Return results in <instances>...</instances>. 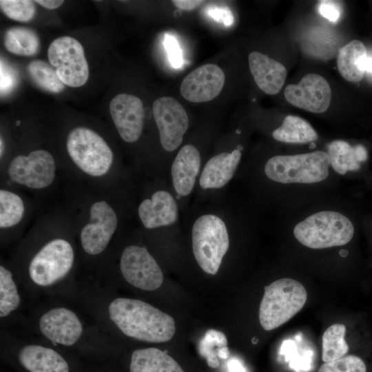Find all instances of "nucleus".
Segmentation results:
<instances>
[{"label":"nucleus","instance_id":"0eeeda50","mask_svg":"<svg viewBox=\"0 0 372 372\" xmlns=\"http://www.w3.org/2000/svg\"><path fill=\"white\" fill-rule=\"evenodd\" d=\"M192 249L200 267L215 275L229 247L227 227L218 216L205 214L194 222L192 230Z\"/></svg>","mask_w":372,"mask_h":372},{"label":"nucleus","instance_id":"a878e982","mask_svg":"<svg viewBox=\"0 0 372 372\" xmlns=\"http://www.w3.org/2000/svg\"><path fill=\"white\" fill-rule=\"evenodd\" d=\"M3 44L6 50L17 55L32 56L37 54L40 40L30 28L17 26L9 28L4 34Z\"/></svg>","mask_w":372,"mask_h":372},{"label":"nucleus","instance_id":"a211bd4d","mask_svg":"<svg viewBox=\"0 0 372 372\" xmlns=\"http://www.w3.org/2000/svg\"><path fill=\"white\" fill-rule=\"evenodd\" d=\"M248 61L254 79L262 91L269 95L280 91L287 77V70L282 63L256 51L249 54Z\"/></svg>","mask_w":372,"mask_h":372},{"label":"nucleus","instance_id":"1a4fd4ad","mask_svg":"<svg viewBox=\"0 0 372 372\" xmlns=\"http://www.w3.org/2000/svg\"><path fill=\"white\" fill-rule=\"evenodd\" d=\"M50 63L66 85L78 87L89 77V67L82 45L73 37L63 36L51 42L48 49Z\"/></svg>","mask_w":372,"mask_h":372},{"label":"nucleus","instance_id":"b1692460","mask_svg":"<svg viewBox=\"0 0 372 372\" xmlns=\"http://www.w3.org/2000/svg\"><path fill=\"white\" fill-rule=\"evenodd\" d=\"M367 56L364 43L360 40H353L339 50L337 59L338 69L341 76L350 82H358L364 76V70L361 68L362 59Z\"/></svg>","mask_w":372,"mask_h":372},{"label":"nucleus","instance_id":"393cba45","mask_svg":"<svg viewBox=\"0 0 372 372\" xmlns=\"http://www.w3.org/2000/svg\"><path fill=\"white\" fill-rule=\"evenodd\" d=\"M272 136L277 141L293 144L310 143L318 138L309 123L293 115L287 116L281 125L273 131Z\"/></svg>","mask_w":372,"mask_h":372},{"label":"nucleus","instance_id":"ea45409f","mask_svg":"<svg viewBox=\"0 0 372 372\" xmlns=\"http://www.w3.org/2000/svg\"><path fill=\"white\" fill-rule=\"evenodd\" d=\"M229 372H247L240 362L236 359L231 360L227 364Z\"/></svg>","mask_w":372,"mask_h":372},{"label":"nucleus","instance_id":"f03ea898","mask_svg":"<svg viewBox=\"0 0 372 372\" xmlns=\"http://www.w3.org/2000/svg\"><path fill=\"white\" fill-rule=\"evenodd\" d=\"M264 174L284 189L285 198L320 191L336 174L327 152L322 150L273 156L265 163Z\"/></svg>","mask_w":372,"mask_h":372},{"label":"nucleus","instance_id":"4468645a","mask_svg":"<svg viewBox=\"0 0 372 372\" xmlns=\"http://www.w3.org/2000/svg\"><path fill=\"white\" fill-rule=\"evenodd\" d=\"M284 94L289 103L313 113L326 112L331 99L329 83L317 74H306L298 84L288 85Z\"/></svg>","mask_w":372,"mask_h":372},{"label":"nucleus","instance_id":"cd10ccee","mask_svg":"<svg viewBox=\"0 0 372 372\" xmlns=\"http://www.w3.org/2000/svg\"><path fill=\"white\" fill-rule=\"evenodd\" d=\"M198 351L209 367L217 368L218 358L227 359L229 355L226 335L220 331L208 330L199 342Z\"/></svg>","mask_w":372,"mask_h":372},{"label":"nucleus","instance_id":"423d86ee","mask_svg":"<svg viewBox=\"0 0 372 372\" xmlns=\"http://www.w3.org/2000/svg\"><path fill=\"white\" fill-rule=\"evenodd\" d=\"M307 299L304 287L291 278L275 280L265 287L259 308V321L266 331L281 326L304 307Z\"/></svg>","mask_w":372,"mask_h":372},{"label":"nucleus","instance_id":"bb28decb","mask_svg":"<svg viewBox=\"0 0 372 372\" xmlns=\"http://www.w3.org/2000/svg\"><path fill=\"white\" fill-rule=\"evenodd\" d=\"M21 296L12 273L0 266V318L6 320L19 309Z\"/></svg>","mask_w":372,"mask_h":372},{"label":"nucleus","instance_id":"2f4dec72","mask_svg":"<svg viewBox=\"0 0 372 372\" xmlns=\"http://www.w3.org/2000/svg\"><path fill=\"white\" fill-rule=\"evenodd\" d=\"M0 6L8 18L20 22L30 21L36 12L34 1L29 0H1Z\"/></svg>","mask_w":372,"mask_h":372},{"label":"nucleus","instance_id":"39448f33","mask_svg":"<svg viewBox=\"0 0 372 372\" xmlns=\"http://www.w3.org/2000/svg\"><path fill=\"white\" fill-rule=\"evenodd\" d=\"M36 330L54 345L75 347L82 342L97 341L102 333L92 330L90 325L73 309L54 305L42 311L36 320Z\"/></svg>","mask_w":372,"mask_h":372},{"label":"nucleus","instance_id":"ddd939ff","mask_svg":"<svg viewBox=\"0 0 372 372\" xmlns=\"http://www.w3.org/2000/svg\"><path fill=\"white\" fill-rule=\"evenodd\" d=\"M117 216L105 201L94 203L90 208V222L80 234L83 251L90 256L101 254L107 247L117 226Z\"/></svg>","mask_w":372,"mask_h":372},{"label":"nucleus","instance_id":"f257e3e1","mask_svg":"<svg viewBox=\"0 0 372 372\" xmlns=\"http://www.w3.org/2000/svg\"><path fill=\"white\" fill-rule=\"evenodd\" d=\"M83 293V302L102 330L112 327L134 340L160 343L169 341L176 331L174 318L152 304L135 298H109L105 293Z\"/></svg>","mask_w":372,"mask_h":372},{"label":"nucleus","instance_id":"6ab92c4d","mask_svg":"<svg viewBox=\"0 0 372 372\" xmlns=\"http://www.w3.org/2000/svg\"><path fill=\"white\" fill-rule=\"evenodd\" d=\"M138 216L145 227L154 229L174 224L178 219V207L174 197L167 192H154L151 198L139 205Z\"/></svg>","mask_w":372,"mask_h":372},{"label":"nucleus","instance_id":"79ce46f5","mask_svg":"<svg viewBox=\"0 0 372 372\" xmlns=\"http://www.w3.org/2000/svg\"><path fill=\"white\" fill-rule=\"evenodd\" d=\"M0 143H1L0 154H1V157H2V155H3V152H4V147H4L3 140L2 139V137H1Z\"/></svg>","mask_w":372,"mask_h":372},{"label":"nucleus","instance_id":"7c9ffc66","mask_svg":"<svg viewBox=\"0 0 372 372\" xmlns=\"http://www.w3.org/2000/svg\"><path fill=\"white\" fill-rule=\"evenodd\" d=\"M24 214V205L17 194L0 190V227L8 228L20 222Z\"/></svg>","mask_w":372,"mask_h":372},{"label":"nucleus","instance_id":"a19ab883","mask_svg":"<svg viewBox=\"0 0 372 372\" xmlns=\"http://www.w3.org/2000/svg\"><path fill=\"white\" fill-rule=\"evenodd\" d=\"M361 68L365 71L367 70L372 73V58L365 57L362 59L360 63Z\"/></svg>","mask_w":372,"mask_h":372},{"label":"nucleus","instance_id":"20e7f679","mask_svg":"<svg viewBox=\"0 0 372 372\" xmlns=\"http://www.w3.org/2000/svg\"><path fill=\"white\" fill-rule=\"evenodd\" d=\"M74 263L72 245L63 238L52 239L32 257L27 269V284L30 291H53L61 286Z\"/></svg>","mask_w":372,"mask_h":372},{"label":"nucleus","instance_id":"473e14b6","mask_svg":"<svg viewBox=\"0 0 372 372\" xmlns=\"http://www.w3.org/2000/svg\"><path fill=\"white\" fill-rule=\"evenodd\" d=\"M364 361L355 355H344L338 360L324 362L318 372H366Z\"/></svg>","mask_w":372,"mask_h":372},{"label":"nucleus","instance_id":"4c0bfd02","mask_svg":"<svg viewBox=\"0 0 372 372\" xmlns=\"http://www.w3.org/2000/svg\"><path fill=\"white\" fill-rule=\"evenodd\" d=\"M204 1L200 0H174V5L183 10H192L202 4Z\"/></svg>","mask_w":372,"mask_h":372},{"label":"nucleus","instance_id":"9b49d317","mask_svg":"<svg viewBox=\"0 0 372 372\" xmlns=\"http://www.w3.org/2000/svg\"><path fill=\"white\" fill-rule=\"evenodd\" d=\"M56 165L47 151L37 149L28 156L19 155L9 164L8 174L10 179L32 189L48 187L54 180Z\"/></svg>","mask_w":372,"mask_h":372},{"label":"nucleus","instance_id":"f704fd0d","mask_svg":"<svg viewBox=\"0 0 372 372\" xmlns=\"http://www.w3.org/2000/svg\"><path fill=\"white\" fill-rule=\"evenodd\" d=\"M206 13L214 21L226 26L232 25L234 21L231 11L226 7L210 6L207 8Z\"/></svg>","mask_w":372,"mask_h":372},{"label":"nucleus","instance_id":"c9c22d12","mask_svg":"<svg viewBox=\"0 0 372 372\" xmlns=\"http://www.w3.org/2000/svg\"><path fill=\"white\" fill-rule=\"evenodd\" d=\"M320 13L332 22H337L340 17V8L336 1H321L318 6Z\"/></svg>","mask_w":372,"mask_h":372},{"label":"nucleus","instance_id":"6e6552de","mask_svg":"<svg viewBox=\"0 0 372 372\" xmlns=\"http://www.w3.org/2000/svg\"><path fill=\"white\" fill-rule=\"evenodd\" d=\"M67 149L74 163L93 176L106 174L113 161L112 152L105 141L87 127H76L69 133Z\"/></svg>","mask_w":372,"mask_h":372},{"label":"nucleus","instance_id":"5701e85b","mask_svg":"<svg viewBox=\"0 0 372 372\" xmlns=\"http://www.w3.org/2000/svg\"><path fill=\"white\" fill-rule=\"evenodd\" d=\"M130 372H185L178 363L166 352L154 347L133 351Z\"/></svg>","mask_w":372,"mask_h":372},{"label":"nucleus","instance_id":"58836bf2","mask_svg":"<svg viewBox=\"0 0 372 372\" xmlns=\"http://www.w3.org/2000/svg\"><path fill=\"white\" fill-rule=\"evenodd\" d=\"M36 3L48 9H56L63 3L61 0H37Z\"/></svg>","mask_w":372,"mask_h":372},{"label":"nucleus","instance_id":"412c9836","mask_svg":"<svg viewBox=\"0 0 372 372\" xmlns=\"http://www.w3.org/2000/svg\"><path fill=\"white\" fill-rule=\"evenodd\" d=\"M242 156L238 149L222 152L211 158L205 165L200 177L203 189L224 187L234 176Z\"/></svg>","mask_w":372,"mask_h":372},{"label":"nucleus","instance_id":"4be33fe9","mask_svg":"<svg viewBox=\"0 0 372 372\" xmlns=\"http://www.w3.org/2000/svg\"><path fill=\"white\" fill-rule=\"evenodd\" d=\"M333 171L338 175H345L349 172L357 171L360 163L367 159L365 147L361 145H351L342 140L333 141L327 147Z\"/></svg>","mask_w":372,"mask_h":372},{"label":"nucleus","instance_id":"dca6fc26","mask_svg":"<svg viewBox=\"0 0 372 372\" xmlns=\"http://www.w3.org/2000/svg\"><path fill=\"white\" fill-rule=\"evenodd\" d=\"M225 76L217 65H203L187 74L183 80L180 92L187 101L203 103L213 100L220 93Z\"/></svg>","mask_w":372,"mask_h":372},{"label":"nucleus","instance_id":"72a5a7b5","mask_svg":"<svg viewBox=\"0 0 372 372\" xmlns=\"http://www.w3.org/2000/svg\"><path fill=\"white\" fill-rule=\"evenodd\" d=\"M163 44L171 65L179 68L183 64L182 51L176 38L171 34H165Z\"/></svg>","mask_w":372,"mask_h":372},{"label":"nucleus","instance_id":"aec40b11","mask_svg":"<svg viewBox=\"0 0 372 372\" xmlns=\"http://www.w3.org/2000/svg\"><path fill=\"white\" fill-rule=\"evenodd\" d=\"M200 155L192 145H185L176 156L171 169L174 187L182 196L192 191L200 167Z\"/></svg>","mask_w":372,"mask_h":372},{"label":"nucleus","instance_id":"2eb2a0df","mask_svg":"<svg viewBox=\"0 0 372 372\" xmlns=\"http://www.w3.org/2000/svg\"><path fill=\"white\" fill-rule=\"evenodd\" d=\"M115 127L123 141H136L142 134L144 107L136 96L121 93L114 96L109 105Z\"/></svg>","mask_w":372,"mask_h":372},{"label":"nucleus","instance_id":"c85d7f7f","mask_svg":"<svg viewBox=\"0 0 372 372\" xmlns=\"http://www.w3.org/2000/svg\"><path fill=\"white\" fill-rule=\"evenodd\" d=\"M346 327L342 324H333L324 332L322 338V359L329 362L344 356L349 346L344 340Z\"/></svg>","mask_w":372,"mask_h":372},{"label":"nucleus","instance_id":"c756f323","mask_svg":"<svg viewBox=\"0 0 372 372\" xmlns=\"http://www.w3.org/2000/svg\"><path fill=\"white\" fill-rule=\"evenodd\" d=\"M51 65L43 60L34 59L28 63L27 71L39 87L52 93H59L64 90L65 84L59 79L56 69Z\"/></svg>","mask_w":372,"mask_h":372},{"label":"nucleus","instance_id":"f3484780","mask_svg":"<svg viewBox=\"0 0 372 372\" xmlns=\"http://www.w3.org/2000/svg\"><path fill=\"white\" fill-rule=\"evenodd\" d=\"M17 359L28 372H69L65 359L54 348L38 343H26L19 347Z\"/></svg>","mask_w":372,"mask_h":372},{"label":"nucleus","instance_id":"9d476101","mask_svg":"<svg viewBox=\"0 0 372 372\" xmlns=\"http://www.w3.org/2000/svg\"><path fill=\"white\" fill-rule=\"evenodd\" d=\"M119 269L128 284L143 291H155L163 282L160 267L145 247H126L121 256Z\"/></svg>","mask_w":372,"mask_h":372},{"label":"nucleus","instance_id":"7ed1b4c3","mask_svg":"<svg viewBox=\"0 0 372 372\" xmlns=\"http://www.w3.org/2000/svg\"><path fill=\"white\" fill-rule=\"evenodd\" d=\"M291 225L295 239L302 246L313 250L344 246L355 234L351 218L342 211V207L331 204H314Z\"/></svg>","mask_w":372,"mask_h":372},{"label":"nucleus","instance_id":"f8f14e48","mask_svg":"<svg viewBox=\"0 0 372 372\" xmlns=\"http://www.w3.org/2000/svg\"><path fill=\"white\" fill-rule=\"evenodd\" d=\"M152 112L162 147L167 152L175 150L181 144L189 126L185 108L175 99L162 96L154 102Z\"/></svg>","mask_w":372,"mask_h":372},{"label":"nucleus","instance_id":"e433bc0d","mask_svg":"<svg viewBox=\"0 0 372 372\" xmlns=\"http://www.w3.org/2000/svg\"><path fill=\"white\" fill-rule=\"evenodd\" d=\"M11 74L8 73V70L6 69L4 63L1 60V94L3 92H7L8 88L12 87V83H13Z\"/></svg>","mask_w":372,"mask_h":372}]
</instances>
